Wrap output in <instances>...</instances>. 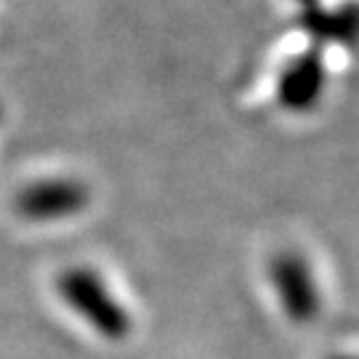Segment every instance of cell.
<instances>
[{"label": "cell", "mask_w": 359, "mask_h": 359, "mask_svg": "<svg viewBox=\"0 0 359 359\" xmlns=\"http://www.w3.org/2000/svg\"><path fill=\"white\" fill-rule=\"evenodd\" d=\"M59 295L93 333L107 341H123L130 333V314L109 290L99 271L88 266H72L59 277Z\"/></svg>", "instance_id": "cell-1"}, {"label": "cell", "mask_w": 359, "mask_h": 359, "mask_svg": "<svg viewBox=\"0 0 359 359\" xmlns=\"http://www.w3.org/2000/svg\"><path fill=\"white\" fill-rule=\"evenodd\" d=\"M271 285L283 304L285 314L295 322H311L320 314V290L314 271L306 258L293 250H285L271 258Z\"/></svg>", "instance_id": "cell-2"}, {"label": "cell", "mask_w": 359, "mask_h": 359, "mask_svg": "<svg viewBox=\"0 0 359 359\" xmlns=\"http://www.w3.org/2000/svg\"><path fill=\"white\" fill-rule=\"evenodd\" d=\"M77 194L67 192V194H43V192H29L22 200V210H25L29 218H59V216H67V213H72L77 210Z\"/></svg>", "instance_id": "cell-3"}]
</instances>
